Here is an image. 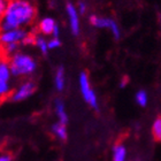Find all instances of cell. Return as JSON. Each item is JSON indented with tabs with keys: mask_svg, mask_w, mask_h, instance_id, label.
I'll use <instances>...</instances> for the list:
<instances>
[{
	"mask_svg": "<svg viewBox=\"0 0 161 161\" xmlns=\"http://www.w3.org/2000/svg\"><path fill=\"white\" fill-rule=\"evenodd\" d=\"M36 13L35 6L28 0H9L0 22V32L29 25L35 20Z\"/></svg>",
	"mask_w": 161,
	"mask_h": 161,
	"instance_id": "cell-1",
	"label": "cell"
},
{
	"mask_svg": "<svg viewBox=\"0 0 161 161\" xmlns=\"http://www.w3.org/2000/svg\"><path fill=\"white\" fill-rule=\"evenodd\" d=\"M10 70L13 76H29L32 73H35L37 64L36 61L25 53H19L14 54L13 57L9 59Z\"/></svg>",
	"mask_w": 161,
	"mask_h": 161,
	"instance_id": "cell-2",
	"label": "cell"
},
{
	"mask_svg": "<svg viewBox=\"0 0 161 161\" xmlns=\"http://www.w3.org/2000/svg\"><path fill=\"white\" fill-rule=\"evenodd\" d=\"M80 92H82V96H83V98H84V100L86 101L91 107L98 109L97 96H96L94 91L92 90V87H91L90 80H89V77H87L86 73H80Z\"/></svg>",
	"mask_w": 161,
	"mask_h": 161,
	"instance_id": "cell-3",
	"label": "cell"
},
{
	"mask_svg": "<svg viewBox=\"0 0 161 161\" xmlns=\"http://www.w3.org/2000/svg\"><path fill=\"white\" fill-rule=\"evenodd\" d=\"M28 35L29 32L24 30L23 28L3 31V32H0V44L3 46H6L8 44H22Z\"/></svg>",
	"mask_w": 161,
	"mask_h": 161,
	"instance_id": "cell-4",
	"label": "cell"
},
{
	"mask_svg": "<svg viewBox=\"0 0 161 161\" xmlns=\"http://www.w3.org/2000/svg\"><path fill=\"white\" fill-rule=\"evenodd\" d=\"M36 90V84L32 80H27L17 87L12 94V100L13 101H21L24 100L34 93Z\"/></svg>",
	"mask_w": 161,
	"mask_h": 161,
	"instance_id": "cell-5",
	"label": "cell"
},
{
	"mask_svg": "<svg viewBox=\"0 0 161 161\" xmlns=\"http://www.w3.org/2000/svg\"><path fill=\"white\" fill-rule=\"evenodd\" d=\"M90 22L92 25L97 28H107L112 31V34L114 35L115 39L120 38V30H119L118 24L115 23L114 21L111 19H105V17H98V16H92L90 17Z\"/></svg>",
	"mask_w": 161,
	"mask_h": 161,
	"instance_id": "cell-6",
	"label": "cell"
},
{
	"mask_svg": "<svg viewBox=\"0 0 161 161\" xmlns=\"http://www.w3.org/2000/svg\"><path fill=\"white\" fill-rule=\"evenodd\" d=\"M67 14L69 19V24H70L71 32L77 36L80 34V20H78L77 9L75 8L73 3H67Z\"/></svg>",
	"mask_w": 161,
	"mask_h": 161,
	"instance_id": "cell-7",
	"label": "cell"
},
{
	"mask_svg": "<svg viewBox=\"0 0 161 161\" xmlns=\"http://www.w3.org/2000/svg\"><path fill=\"white\" fill-rule=\"evenodd\" d=\"M57 25L58 24L55 23V21L52 17H44L43 20H40L39 24H38V30L40 31V34L53 36L54 29Z\"/></svg>",
	"mask_w": 161,
	"mask_h": 161,
	"instance_id": "cell-8",
	"label": "cell"
},
{
	"mask_svg": "<svg viewBox=\"0 0 161 161\" xmlns=\"http://www.w3.org/2000/svg\"><path fill=\"white\" fill-rule=\"evenodd\" d=\"M12 70H10L9 61L5 57L0 58V80L3 82H9L12 77Z\"/></svg>",
	"mask_w": 161,
	"mask_h": 161,
	"instance_id": "cell-9",
	"label": "cell"
},
{
	"mask_svg": "<svg viewBox=\"0 0 161 161\" xmlns=\"http://www.w3.org/2000/svg\"><path fill=\"white\" fill-rule=\"evenodd\" d=\"M54 84L58 91H62L66 85V78H64V67H59L55 73V77H54Z\"/></svg>",
	"mask_w": 161,
	"mask_h": 161,
	"instance_id": "cell-10",
	"label": "cell"
},
{
	"mask_svg": "<svg viewBox=\"0 0 161 161\" xmlns=\"http://www.w3.org/2000/svg\"><path fill=\"white\" fill-rule=\"evenodd\" d=\"M54 107H55V112H57V115L58 118H59V120H60V122L66 124L68 122V116L66 111H64V104L60 99H57L55 104H54Z\"/></svg>",
	"mask_w": 161,
	"mask_h": 161,
	"instance_id": "cell-11",
	"label": "cell"
},
{
	"mask_svg": "<svg viewBox=\"0 0 161 161\" xmlns=\"http://www.w3.org/2000/svg\"><path fill=\"white\" fill-rule=\"evenodd\" d=\"M52 130H53V132L55 134V136L59 137L60 139H62V141H66V139H67V129H66V124L61 123V122L55 123L53 127H52Z\"/></svg>",
	"mask_w": 161,
	"mask_h": 161,
	"instance_id": "cell-12",
	"label": "cell"
},
{
	"mask_svg": "<svg viewBox=\"0 0 161 161\" xmlns=\"http://www.w3.org/2000/svg\"><path fill=\"white\" fill-rule=\"evenodd\" d=\"M152 135L157 142H161V115L155 119L153 127H152Z\"/></svg>",
	"mask_w": 161,
	"mask_h": 161,
	"instance_id": "cell-13",
	"label": "cell"
},
{
	"mask_svg": "<svg viewBox=\"0 0 161 161\" xmlns=\"http://www.w3.org/2000/svg\"><path fill=\"white\" fill-rule=\"evenodd\" d=\"M125 147L122 145H119L116 147H114L113 151V161H124L125 160Z\"/></svg>",
	"mask_w": 161,
	"mask_h": 161,
	"instance_id": "cell-14",
	"label": "cell"
},
{
	"mask_svg": "<svg viewBox=\"0 0 161 161\" xmlns=\"http://www.w3.org/2000/svg\"><path fill=\"white\" fill-rule=\"evenodd\" d=\"M20 45L21 44H8V45H6V46H3V57H6V55L13 57L14 54L17 53V51H19V48H20Z\"/></svg>",
	"mask_w": 161,
	"mask_h": 161,
	"instance_id": "cell-15",
	"label": "cell"
},
{
	"mask_svg": "<svg viewBox=\"0 0 161 161\" xmlns=\"http://www.w3.org/2000/svg\"><path fill=\"white\" fill-rule=\"evenodd\" d=\"M35 45H36V46H37L38 48L42 51V53H43V54H46L47 53V51H48V44H47V42L45 40V38H44V37L37 36Z\"/></svg>",
	"mask_w": 161,
	"mask_h": 161,
	"instance_id": "cell-16",
	"label": "cell"
},
{
	"mask_svg": "<svg viewBox=\"0 0 161 161\" xmlns=\"http://www.w3.org/2000/svg\"><path fill=\"white\" fill-rule=\"evenodd\" d=\"M136 101L142 107L146 106V104H147V94H146V92L144 90H139L136 93Z\"/></svg>",
	"mask_w": 161,
	"mask_h": 161,
	"instance_id": "cell-17",
	"label": "cell"
},
{
	"mask_svg": "<svg viewBox=\"0 0 161 161\" xmlns=\"http://www.w3.org/2000/svg\"><path fill=\"white\" fill-rule=\"evenodd\" d=\"M10 93V86L8 82H3L0 80V98L6 97Z\"/></svg>",
	"mask_w": 161,
	"mask_h": 161,
	"instance_id": "cell-18",
	"label": "cell"
},
{
	"mask_svg": "<svg viewBox=\"0 0 161 161\" xmlns=\"http://www.w3.org/2000/svg\"><path fill=\"white\" fill-rule=\"evenodd\" d=\"M48 44V50H54V48H58V47H60L61 45V42L59 40V38H52L47 42Z\"/></svg>",
	"mask_w": 161,
	"mask_h": 161,
	"instance_id": "cell-19",
	"label": "cell"
},
{
	"mask_svg": "<svg viewBox=\"0 0 161 161\" xmlns=\"http://www.w3.org/2000/svg\"><path fill=\"white\" fill-rule=\"evenodd\" d=\"M36 38H37V36H35L34 34H30V32H29L27 38L23 40L22 45H35V43H36Z\"/></svg>",
	"mask_w": 161,
	"mask_h": 161,
	"instance_id": "cell-20",
	"label": "cell"
},
{
	"mask_svg": "<svg viewBox=\"0 0 161 161\" xmlns=\"http://www.w3.org/2000/svg\"><path fill=\"white\" fill-rule=\"evenodd\" d=\"M8 3H9V0H0V22L3 20V15H5L6 8L8 6Z\"/></svg>",
	"mask_w": 161,
	"mask_h": 161,
	"instance_id": "cell-21",
	"label": "cell"
},
{
	"mask_svg": "<svg viewBox=\"0 0 161 161\" xmlns=\"http://www.w3.org/2000/svg\"><path fill=\"white\" fill-rule=\"evenodd\" d=\"M85 10H86V5L84 1H80L78 3V12L80 14H85Z\"/></svg>",
	"mask_w": 161,
	"mask_h": 161,
	"instance_id": "cell-22",
	"label": "cell"
},
{
	"mask_svg": "<svg viewBox=\"0 0 161 161\" xmlns=\"http://www.w3.org/2000/svg\"><path fill=\"white\" fill-rule=\"evenodd\" d=\"M12 159H10L9 155H3V157H0V161H10Z\"/></svg>",
	"mask_w": 161,
	"mask_h": 161,
	"instance_id": "cell-23",
	"label": "cell"
},
{
	"mask_svg": "<svg viewBox=\"0 0 161 161\" xmlns=\"http://www.w3.org/2000/svg\"><path fill=\"white\" fill-rule=\"evenodd\" d=\"M1 57H3V45L0 44V58H1Z\"/></svg>",
	"mask_w": 161,
	"mask_h": 161,
	"instance_id": "cell-24",
	"label": "cell"
},
{
	"mask_svg": "<svg viewBox=\"0 0 161 161\" xmlns=\"http://www.w3.org/2000/svg\"><path fill=\"white\" fill-rule=\"evenodd\" d=\"M0 104H1V98H0Z\"/></svg>",
	"mask_w": 161,
	"mask_h": 161,
	"instance_id": "cell-25",
	"label": "cell"
}]
</instances>
